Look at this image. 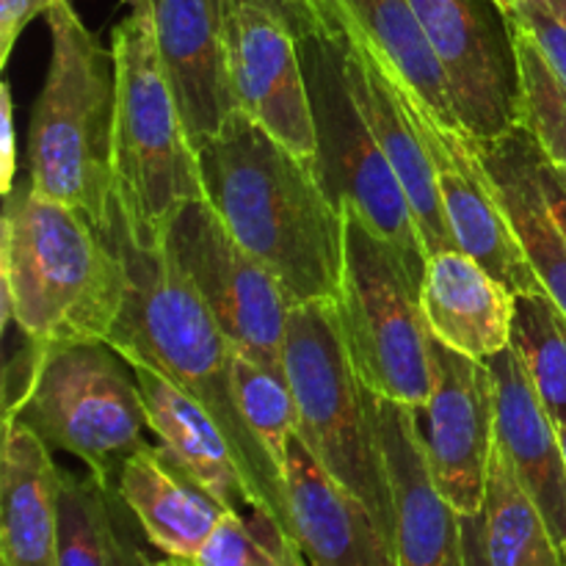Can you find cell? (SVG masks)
<instances>
[{"label": "cell", "mask_w": 566, "mask_h": 566, "mask_svg": "<svg viewBox=\"0 0 566 566\" xmlns=\"http://www.w3.org/2000/svg\"><path fill=\"white\" fill-rule=\"evenodd\" d=\"M202 197L296 304L340 296L346 213L313 164L276 142L241 108L197 149Z\"/></svg>", "instance_id": "1"}, {"label": "cell", "mask_w": 566, "mask_h": 566, "mask_svg": "<svg viewBox=\"0 0 566 566\" xmlns=\"http://www.w3.org/2000/svg\"><path fill=\"white\" fill-rule=\"evenodd\" d=\"M103 227L119 249L127 276L125 302L105 343L130 365L158 370L219 420L247 479L252 512L280 523L291 536L285 479L238 409L232 387L235 348L221 332L219 321L164 243L144 247L130 235L116 199Z\"/></svg>", "instance_id": "2"}, {"label": "cell", "mask_w": 566, "mask_h": 566, "mask_svg": "<svg viewBox=\"0 0 566 566\" xmlns=\"http://www.w3.org/2000/svg\"><path fill=\"white\" fill-rule=\"evenodd\" d=\"M3 318L28 343L108 340L127 276L114 238L72 205L11 191L0 219Z\"/></svg>", "instance_id": "3"}, {"label": "cell", "mask_w": 566, "mask_h": 566, "mask_svg": "<svg viewBox=\"0 0 566 566\" xmlns=\"http://www.w3.org/2000/svg\"><path fill=\"white\" fill-rule=\"evenodd\" d=\"M50 64L28 130L31 191L105 224L114 208L116 61L70 0L48 14Z\"/></svg>", "instance_id": "4"}, {"label": "cell", "mask_w": 566, "mask_h": 566, "mask_svg": "<svg viewBox=\"0 0 566 566\" xmlns=\"http://www.w3.org/2000/svg\"><path fill=\"white\" fill-rule=\"evenodd\" d=\"M3 423H22L50 448L116 481L144 446L147 409L133 365L103 340L28 343L9 365Z\"/></svg>", "instance_id": "5"}, {"label": "cell", "mask_w": 566, "mask_h": 566, "mask_svg": "<svg viewBox=\"0 0 566 566\" xmlns=\"http://www.w3.org/2000/svg\"><path fill=\"white\" fill-rule=\"evenodd\" d=\"M307 75L315 122L313 169L337 208H352L401 258L415 285H423L429 252L412 205L385 149L365 122L346 77V11L343 6L307 14L293 25Z\"/></svg>", "instance_id": "6"}, {"label": "cell", "mask_w": 566, "mask_h": 566, "mask_svg": "<svg viewBox=\"0 0 566 566\" xmlns=\"http://www.w3.org/2000/svg\"><path fill=\"white\" fill-rule=\"evenodd\" d=\"M116 61L114 191L144 247L164 241L175 216L202 197L197 149L160 66L153 14H127L111 36Z\"/></svg>", "instance_id": "7"}, {"label": "cell", "mask_w": 566, "mask_h": 566, "mask_svg": "<svg viewBox=\"0 0 566 566\" xmlns=\"http://www.w3.org/2000/svg\"><path fill=\"white\" fill-rule=\"evenodd\" d=\"M282 365L298 407L296 434L321 464L368 506L392 542V495L370 392L343 343L335 304H293ZM396 547V545H392Z\"/></svg>", "instance_id": "8"}, {"label": "cell", "mask_w": 566, "mask_h": 566, "mask_svg": "<svg viewBox=\"0 0 566 566\" xmlns=\"http://www.w3.org/2000/svg\"><path fill=\"white\" fill-rule=\"evenodd\" d=\"M335 302L343 343L363 385L387 401L423 409L431 396V332L401 258L352 208Z\"/></svg>", "instance_id": "9"}, {"label": "cell", "mask_w": 566, "mask_h": 566, "mask_svg": "<svg viewBox=\"0 0 566 566\" xmlns=\"http://www.w3.org/2000/svg\"><path fill=\"white\" fill-rule=\"evenodd\" d=\"M166 249L202 296L232 348L285 370L282 343L296 302L282 282L235 241L213 205L191 199L164 235Z\"/></svg>", "instance_id": "10"}, {"label": "cell", "mask_w": 566, "mask_h": 566, "mask_svg": "<svg viewBox=\"0 0 566 566\" xmlns=\"http://www.w3.org/2000/svg\"><path fill=\"white\" fill-rule=\"evenodd\" d=\"M448 77L453 111L479 142L525 125L517 31L497 0H409Z\"/></svg>", "instance_id": "11"}, {"label": "cell", "mask_w": 566, "mask_h": 566, "mask_svg": "<svg viewBox=\"0 0 566 566\" xmlns=\"http://www.w3.org/2000/svg\"><path fill=\"white\" fill-rule=\"evenodd\" d=\"M396 81L407 99L415 127L429 149L437 191L457 247L484 265L492 276H497L514 296L539 293L542 285L536 271L514 232L512 219L503 210L495 180L481 155L479 138L470 136L464 125H451L431 114L429 105L415 97L401 77L396 75Z\"/></svg>", "instance_id": "12"}, {"label": "cell", "mask_w": 566, "mask_h": 566, "mask_svg": "<svg viewBox=\"0 0 566 566\" xmlns=\"http://www.w3.org/2000/svg\"><path fill=\"white\" fill-rule=\"evenodd\" d=\"M238 108L285 144L315 160V122L302 50L291 22L265 3H241L221 20Z\"/></svg>", "instance_id": "13"}, {"label": "cell", "mask_w": 566, "mask_h": 566, "mask_svg": "<svg viewBox=\"0 0 566 566\" xmlns=\"http://www.w3.org/2000/svg\"><path fill=\"white\" fill-rule=\"evenodd\" d=\"M426 453L442 495L462 517L481 514L495 448V379L481 359L451 352L431 335Z\"/></svg>", "instance_id": "14"}, {"label": "cell", "mask_w": 566, "mask_h": 566, "mask_svg": "<svg viewBox=\"0 0 566 566\" xmlns=\"http://www.w3.org/2000/svg\"><path fill=\"white\" fill-rule=\"evenodd\" d=\"M370 407L390 479L398 566H464L462 514L437 484L420 429V409L387 401L376 392H370Z\"/></svg>", "instance_id": "15"}, {"label": "cell", "mask_w": 566, "mask_h": 566, "mask_svg": "<svg viewBox=\"0 0 566 566\" xmlns=\"http://www.w3.org/2000/svg\"><path fill=\"white\" fill-rule=\"evenodd\" d=\"M346 77L365 122L370 125L376 142H379L387 160H390L392 171L401 180L429 258L437 252H446V249H459L457 241H453L451 227H448L446 210H442L429 149H426L423 138L415 127L401 86H398L390 66L381 61L374 44L363 36V31L354 25L348 14Z\"/></svg>", "instance_id": "16"}, {"label": "cell", "mask_w": 566, "mask_h": 566, "mask_svg": "<svg viewBox=\"0 0 566 566\" xmlns=\"http://www.w3.org/2000/svg\"><path fill=\"white\" fill-rule=\"evenodd\" d=\"M287 531L310 566H398L396 547L357 495L291 437L282 464Z\"/></svg>", "instance_id": "17"}, {"label": "cell", "mask_w": 566, "mask_h": 566, "mask_svg": "<svg viewBox=\"0 0 566 566\" xmlns=\"http://www.w3.org/2000/svg\"><path fill=\"white\" fill-rule=\"evenodd\" d=\"M160 66L193 149L238 111L224 33L213 0H153Z\"/></svg>", "instance_id": "18"}, {"label": "cell", "mask_w": 566, "mask_h": 566, "mask_svg": "<svg viewBox=\"0 0 566 566\" xmlns=\"http://www.w3.org/2000/svg\"><path fill=\"white\" fill-rule=\"evenodd\" d=\"M116 490L149 545L177 562H197L227 512L160 442H144L125 459Z\"/></svg>", "instance_id": "19"}, {"label": "cell", "mask_w": 566, "mask_h": 566, "mask_svg": "<svg viewBox=\"0 0 566 566\" xmlns=\"http://www.w3.org/2000/svg\"><path fill=\"white\" fill-rule=\"evenodd\" d=\"M420 307L431 335L451 352L486 363L512 346L517 296L462 249L431 254Z\"/></svg>", "instance_id": "20"}, {"label": "cell", "mask_w": 566, "mask_h": 566, "mask_svg": "<svg viewBox=\"0 0 566 566\" xmlns=\"http://www.w3.org/2000/svg\"><path fill=\"white\" fill-rule=\"evenodd\" d=\"M495 379V440L514 473L545 514L558 547L566 545V464L558 426L536 396L523 363L509 346L486 359Z\"/></svg>", "instance_id": "21"}, {"label": "cell", "mask_w": 566, "mask_h": 566, "mask_svg": "<svg viewBox=\"0 0 566 566\" xmlns=\"http://www.w3.org/2000/svg\"><path fill=\"white\" fill-rule=\"evenodd\" d=\"M0 564L59 566V464L22 423H3Z\"/></svg>", "instance_id": "22"}, {"label": "cell", "mask_w": 566, "mask_h": 566, "mask_svg": "<svg viewBox=\"0 0 566 566\" xmlns=\"http://www.w3.org/2000/svg\"><path fill=\"white\" fill-rule=\"evenodd\" d=\"M142 385L147 426L160 446L232 512H249L247 479L219 420L193 396L171 385L158 370L133 365Z\"/></svg>", "instance_id": "23"}, {"label": "cell", "mask_w": 566, "mask_h": 566, "mask_svg": "<svg viewBox=\"0 0 566 566\" xmlns=\"http://www.w3.org/2000/svg\"><path fill=\"white\" fill-rule=\"evenodd\" d=\"M503 210L528 254L542 291L566 313V232L553 216L536 171V138L528 125L492 142H479Z\"/></svg>", "instance_id": "24"}, {"label": "cell", "mask_w": 566, "mask_h": 566, "mask_svg": "<svg viewBox=\"0 0 566 566\" xmlns=\"http://www.w3.org/2000/svg\"><path fill=\"white\" fill-rule=\"evenodd\" d=\"M130 520L116 481L59 468V566H142Z\"/></svg>", "instance_id": "25"}, {"label": "cell", "mask_w": 566, "mask_h": 566, "mask_svg": "<svg viewBox=\"0 0 566 566\" xmlns=\"http://www.w3.org/2000/svg\"><path fill=\"white\" fill-rule=\"evenodd\" d=\"M340 6L374 44L381 61L407 83L415 97L429 105L431 114L451 125H462L453 111L446 70L437 61L409 0H340Z\"/></svg>", "instance_id": "26"}, {"label": "cell", "mask_w": 566, "mask_h": 566, "mask_svg": "<svg viewBox=\"0 0 566 566\" xmlns=\"http://www.w3.org/2000/svg\"><path fill=\"white\" fill-rule=\"evenodd\" d=\"M481 523L492 566H564V553L545 514L517 479L497 440L486 470Z\"/></svg>", "instance_id": "27"}, {"label": "cell", "mask_w": 566, "mask_h": 566, "mask_svg": "<svg viewBox=\"0 0 566 566\" xmlns=\"http://www.w3.org/2000/svg\"><path fill=\"white\" fill-rule=\"evenodd\" d=\"M512 348L547 415L562 429L566 426V313L545 291L517 296Z\"/></svg>", "instance_id": "28"}, {"label": "cell", "mask_w": 566, "mask_h": 566, "mask_svg": "<svg viewBox=\"0 0 566 566\" xmlns=\"http://www.w3.org/2000/svg\"><path fill=\"white\" fill-rule=\"evenodd\" d=\"M232 387L249 431L269 451L276 468L285 464L291 437L298 431V407L285 370L269 368L249 354H232Z\"/></svg>", "instance_id": "29"}, {"label": "cell", "mask_w": 566, "mask_h": 566, "mask_svg": "<svg viewBox=\"0 0 566 566\" xmlns=\"http://www.w3.org/2000/svg\"><path fill=\"white\" fill-rule=\"evenodd\" d=\"M197 566H310L280 523L260 512H232L208 536Z\"/></svg>", "instance_id": "30"}, {"label": "cell", "mask_w": 566, "mask_h": 566, "mask_svg": "<svg viewBox=\"0 0 566 566\" xmlns=\"http://www.w3.org/2000/svg\"><path fill=\"white\" fill-rule=\"evenodd\" d=\"M514 31H517L520 77H523L525 125L534 133L542 153L566 175V86L517 20Z\"/></svg>", "instance_id": "31"}, {"label": "cell", "mask_w": 566, "mask_h": 566, "mask_svg": "<svg viewBox=\"0 0 566 566\" xmlns=\"http://www.w3.org/2000/svg\"><path fill=\"white\" fill-rule=\"evenodd\" d=\"M512 17L531 33L536 48L566 86V22L545 0H520Z\"/></svg>", "instance_id": "32"}, {"label": "cell", "mask_w": 566, "mask_h": 566, "mask_svg": "<svg viewBox=\"0 0 566 566\" xmlns=\"http://www.w3.org/2000/svg\"><path fill=\"white\" fill-rule=\"evenodd\" d=\"M53 0H0V66L9 64L20 33L36 20L48 14Z\"/></svg>", "instance_id": "33"}, {"label": "cell", "mask_w": 566, "mask_h": 566, "mask_svg": "<svg viewBox=\"0 0 566 566\" xmlns=\"http://www.w3.org/2000/svg\"><path fill=\"white\" fill-rule=\"evenodd\" d=\"M17 177V136H14V99L9 81L0 83V191L9 197Z\"/></svg>", "instance_id": "34"}, {"label": "cell", "mask_w": 566, "mask_h": 566, "mask_svg": "<svg viewBox=\"0 0 566 566\" xmlns=\"http://www.w3.org/2000/svg\"><path fill=\"white\" fill-rule=\"evenodd\" d=\"M536 171H539L542 188H545V197L551 202L553 216H556L558 224L566 232V175L542 153L539 144H536Z\"/></svg>", "instance_id": "35"}, {"label": "cell", "mask_w": 566, "mask_h": 566, "mask_svg": "<svg viewBox=\"0 0 566 566\" xmlns=\"http://www.w3.org/2000/svg\"><path fill=\"white\" fill-rule=\"evenodd\" d=\"M462 547H464V566H492L490 558H486L484 523H481V514L462 517Z\"/></svg>", "instance_id": "36"}, {"label": "cell", "mask_w": 566, "mask_h": 566, "mask_svg": "<svg viewBox=\"0 0 566 566\" xmlns=\"http://www.w3.org/2000/svg\"><path fill=\"white\" fill-rule=\"evenodd\" d=\"M241 3H249V0H213L216 11H219V20H224L230 11H235ZM254 3H265V6H274L276 11H282V14L287 17V22H291V28L296 25L298 20H302L304 14H310V9H304L302 3H296V0H254Z\"/></svg>", "instance_id": "37"}, {"label": "cell", "mask_w": 566, "mask_h": 566, "mask_svg": "<svg viewBox=\"0 0 566 566\" xmlns=\"http://www.w3.org/2000/svg\"><path fill=\"white\" fill-rule=\"evenodd\" d=\"M296 3H302L310 11H332L340 6V0H296Z\"/></svg>", "instance_id": "38"}, {"label": "cell", "mask_w": 566, "mask_h": 566, "mask_svg": "<svg viewBox=\"0 0 566 566\" xmlns=\"http://www.w3.org/2000/svg\"><path fill=\"white\" fill-rule=\"evenodd\" d=\"M130 14H149L153 11V0H125Z\"/></svg>", "instance_id": "39"}, {"label": "cell", "mask_w": 566, "mask_h": 566, "mask_svg": "<svg viewBox=\"0 0 566 566\" xmlns=\"http://www.w3.org/2000/svg\"><path fill=\"white\" fill-rule=\"evenodd\" d=\"M545 3H547V6H551V9H553V11H556V14H558V17H562V20L566 22V0H545Z\"/></svg>", "instance_id": "40"}, {"label": "cell", "mask_w": 566, "mask_h": 566, "mask_svg": "<svg viewBox=\"0 0 566 566\" xmlns=\"http://www.w3.org/2000/svg\"><path fill=\"white\" fill-rule=\"evenodd\" d=\"M153 566H197V564L177 562V558H164V562H153Z\"/></svg>", "instance_id": "41"}, {"label": "cell", "mask_w": 566, "mask_h": 566, "mask_svg": "<svg viewBox=\"0 0 566 566\" xmlns=\"http://www.w3.org/2000/svg\"><path fill=\"white\" fill-rule=\"evenodd\" d=\"M517 3H520V0H497V6H501L503 11H509V14H512L514 6H517Z\"/></svg>", "instance_id": "42"}, {"label": "cell", "mask_w": 566, "mask_h": 566, "mask_svg": "<svg viewBox=\"0 0 566 566\" xmlns=\"http://www.w3.org/2000/svg\"><path fill=\"white\" fill-rule=\"evenodd\" d=\"M558 440H562V453H564V464H566V426L558 429Z\"/></svg>", "instance_id": "43"}, {"label": "cell", "mask_w": 566, "mask_h": 566, "mask_svg": "<svg viewBox=\"0 0 566 566\" xmlns=\"http://www.w3.org/2000/svg\"><path fill=\"white\" fill-rule=\"evenodd\" d=\"M142 566H153V562H149V558H144V562H142Z\"/></svg>", "instance_id": "44"}, {"label": "cell", "mask_w": 566, "mask_h": 566, "mask_svg": "<svg viewBox=\"0 0 566 566\" xmlns=\"http://www.w3.org/2000/svg\"><path fill=\"white\" fill-rule=\"evenodd\" d=\"M562 553H564V566H566V545H564V551H562Z\"/></svg>", "instance_id": "45"}]
</instances>
